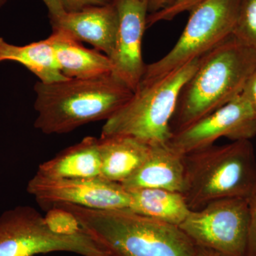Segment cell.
<instances>
[{
	"mask_svg": "<svg viewBox=\"0 0 256 256\" xmlns=\"http://www.w3.org/2000/svg\"><path fill=\"white\" fill-rule=\"evenodd\" d=\"M110 256H198L196 246L178 226L129 210H94L60 204Z\"/></svg>",
	"mask_w": 256,
	"mask_h": 256,
	"instance_id": "obj_1",
	"label": "cell"
},
{
	"mask_svg": "<svg viewBox=\"0 0 256 256\" xmlns=\"http://www.w3.org/2000/svg\"><path fill=\"white\" fill-rule=\"evenodd\" d=\"M34 90V127L47 134L68 133L90 122L106 121L133 95L112 74L52 84L38 82Z\"/></svg>",
	"mask_w": 256,
	"mask_h": 256,
	"instance_id": "obj_2",
	"label": "cell"
},
{
	"mask_svg": "<svg viewBox=\"0 0 256 256\" xmlns=\"http://www.w3.org/2000/svg\"><path fill=\"white\" fill-rule=\"evenodd\" d=\"M256 70V50L233 36L202 56L178 96L170 124L172 134L242 94Z\"/></svg>",
	"mask_w": 256,
	"mask_h": 256,
	"instance_id": "obj_3",
	"label": "cell"
},
{
	"mask_svg": "<svg viewBox=\"0 0 256 256\" xmlns=\"http://www.w3.org/2000/svg\"><path fill=\"white\" fill-rule=\"evenodd\" d=\"M182 194L192 210L226 198H246L256 188V158L250 140L213 146L184 156Z\"/></svg>",
	"mask_w": 256,
	"mask_h": 256,
	"instance_id": "obj_4",
	"label": "cell"
},
{
	"mask_svg": "<svg viewBox=\"0 0 256 256\" xmlns=\"http://www.w3.org/2000/svg\"><path fill=\"white\" fill-rule=\"evenodd\" d=\"M200 60L196 58L156 80L140 82L127 104L106 121L100 138L128 136L150 146L169 142L178 96Z\"/></svg>",
	"mask_w": 256,
	"mask_h": 256,
	"instance_id": "obj_5",
	"label": "cell"
},
{
	"mask_svg": "<svg viewBox=\"0 0 256 256\" xmlns=\"http://www.w3.org/2000/svg\"><path fill=\"white\" fill-rule=\"evenodd\" d=\"M240 0H206L192 10L181 36L171 50L146 64L141 82L161 78L201 58L232 36Z\"/></svg>",
	"mask_w": 256,
	"mask_h": 256,
	"instance_id": "obj_6",
	"label": "cell"
},
{
	"mask_svg": "<svg viewBox=\"0 0 256 256\" xmlns=\"http://www.w3.org/2000/svg\"><path fill=\"white\" fill-rule=\"evenodd\" d=\"M70 252L82 256H110L85 232L55 233L33 207L18 206L0 216V256H34Z\"/></svg>",
	"mask_w": 256,
	"mask_h": 256,
	"instance_id": "obj_7",
	"label": "cell"
},
{
	"mask_svg": "<svg viewBox=\"0 0 256 256\" xmlns=\"http://www.w3.org/2000/svg\"><path fill=\"white\" fill-rule=\"evenodd\" d=\"M248 200L226 198L191 210L178 226L196 247L222 256H246Z\"/></svg>",
	"mask_w": 256,
	"mask_h": 256,
	"instance_id": "obj_8",
	"label": "cell"
},
{
	"mask_svg": "<svg viewBox=\"0 0 256 256\" xmlns=\"http://www.w3.org/2000/svg\"><path fill=\"white\" fill-rule=\"evenodd\" d=\"M26 190L46 206L68 204L94 210H128L129 192L121 184L98 176L53 178L38 174L28 182Z\"/></svg>",
	"mask_w": 256,
	"mask_h": 256,
	"instance_id": "obj_9",
	"label": "cell"
},
{
	"mask_svg": "<svg viewBox=\"0 0 256 256\" xmlns=\"http://www.w3.org/2000/svg\"><path fill=\"white\" fill-rule=\"evenodd\" d=\"M256 136V118L248 101L240 94L212 114L174 133L170 146L185 156L214 144L222 138L232 141L250 140Z\"/></svg>",
	"mask_w": 256,
	"mask_h": 256,
	"instance_id": "obj_10",
	"label": "cell"
},
{
	"mask_svg": "<svg viewBox=\"0 0 256 256\" xmlns=\"http://www.w3.org/2000/svg\"><path fill=\"white\" fill-rule=\"evenodd\" d=\"M117 10L118 25L110 60L116 78L133 92L141 82L146 64L142 57V40L149 14L148 2L110 0Z\"/></svg>",
	"mask_w": 256,
	"mask_h": 256,
	"instance_id": "obj_11",
	"label": "cell"
},
{
	"mask_svg": "<svg viewBox=\"0 0 256 256\" xmlns=\"http://www.w3.org/2000/svg\"><path fill=\"white\" fill-rule=\"evenodd\" d=\"M52 30H62L80 42H86L110 58L114 53L118 18L111 2L92 6L80 11L65 12L50 20Z\"/></svg>",
	"mask_w": 256,
	"mask_h": 256,
	"instance_id": "obj_12",
	"label": "cell"
},
{
	"mask_svg": "<svg viewBox=\"0 0 256 256\" xmlns=\"http://www.w3.org/2000/svg\"><path fill=\"white\" fill-rule=\"evenodd\" d=\"M184 156L168 143L151 146L140 168L121 184L127 190L162 188L182 194L185 186Z\"/></svg>",
	"mask_w": 256,
	"mask_h": 256,
	"instance_id": "obj_13",
	"label": "cell"
},
{
	"mask_svg": "<svg viewBox=\"0 0 256 256\" xmlns=\"http://www.w3.org/2000/svg\"><path fill=\"white\" fill-rule=\"evenodd\" d=\"M48 38L60 72L66 78H92L112 74V62L102 52L86 48L62 30H52Z\"/></svg>",
	"mask_w": 256,
	"mask_h": 256,
	"instance_id": "obj_14",
	"label": "cell"
},
{
	"mask_svg": "<svg viewBox=\"0 0 256 256\" xmlns=\"http://www.w3.org/2000/svg\"><path fill=\"white\" fill-rule=\"evenodd\" d=\"M150 144L128 136L99 138L101 178L122 184L144 162Z\"/></svg>",
	"mask_w": 256,
	"mask_h": 256,
	"instance_id": "obj_15",
	"label": "cell"
},
{
	"mask_svg": "<svg viewBox=\"0 0 256 256\" xmlns=\"http://www.w3.org/2000/svg\"><path fill=\"white\" fill-rule=\"evenodd\" d=\"M37 174L53 178H94L101 175L99 138L86 137L38 166Z\"/></svg>",
	"mask_w": 256,
	"mask_h": 256,
	"instance_id": "obj_16",
	"label": "cell"
},
{
	"mask_svg": "<svg viewBox=\"0 0 256 256\" xmlns=\"http://www.w3.org/2000/svg\"><path fill=\"white\" fill-rule=\"evenodd\" d=\"M12 62L22 64L44 84L62 82L68 78L60 72L50 38L24 46H16L0 37V63Z\"/></svg>",
	"mask_w": 256,
	"mask_h": 256,
	"instance_id": "obj_17",
	"label": "cell"
},
{
	"mask_svg": "<svg viewBox=\"0 0 256 256\" xmlns=\"http://www.w3.org/2000/svg\"><path fill=\"white\" fill-rule=\"evenodd\" d=\"M128 191L130 198L128 210L153 220L178 226L192 210L180 192L162 188Z\"/></svg>",
	"mask_w": 256,
	"mask_h": 256,
	"instance_id": "obj_18",
	"label": "cell"
},
{
	"mask_svg": "<svg viewBox=\"0 0 256 256\" xmlns=\"http://www.w3.org/2000/svg\"><path fill=\"white\" fill-rule=\"evenodd\" d=\"M232 36L256 50V0H240Z\"/></svg>",
	"mask_w": 256,
	"mask_h": 256,
	"instance_id": "obj_19",
	"label": "cell"
},
{
	"mask_svg": "<svg viewBox=\"0 0 256 256\" xmlns=\"http://www.w3.org/2000/svg\"><path fill=\"white\" fill-rule=\"evenodd\" d=\"M47 225L55 233L62 235H74L84 232L78 220L68 210L53 206L44 216Z\"/></svg>",
	"mask_w": 256,
	"mask_h": 256,
	"instance_id": "obj_20",
	"label": "cell"
},
{
	"mask_svg": "<svg viewBox=\"0 0 256 256\" xmlns=\"http://www.w3.org/2000/svg\"><path fill=\"white\" fill-rule=\"evenodd\" d=\"M206 0H174L168 8L149 14L146 20L148 28L162 21H171L178 14L185 12H191Z\"/></svg>",
	"mask_w": 256,
	"mask_h": 256,
	"instance_id": "obj_21",
	"label": "cell"
},
{
	"mask_svg": "<svg viewBox=\"0 0 256 256\" xmlns=\"http://www.w3.org/2000/svg\"><path fill=\"white\" fill-rule=\"evenodd\" d=\"M248 200V233L246 256H256V188Z\"/></svg>",
	"mask_w": 256,
	"mask_h": 256,
	"instance_id": "obj_22",
	"label": "cell"
},
{
	"mask_svg": "<svg viewBox=\"0 0 256 256\" xmlns=\"http://www.w3.org/2000/svg\"><path fill=\"white\" fill-rule=\"evenodd\" d=\"M110 0H60L66 12L80 11L92 6H102L110 2Z\"/></svg>",
	"mask_w": 256,
	"mask_h": 256,
	"instance_id": "obj_23",
	"label": "cell"
},
{
	"mask_svg": "<svg viewBox=\"0 0 256 256\" xmlns=\"http://www.w3.org/2000/svg\"><path fill=\"white\" fill-rule=\"evenodd\" d=\"M242 94L248 101L256 118V70L248 79Z\"/></svg>",
	"mask_w": 256,
	"mask_h": 256,
	"instance_id": "obj_24",
	"label": "cell"
},
{
	"mask_svg": "<svg viewBox=\"0 0 256 256\" xmlns=\"http://www.w3.org/2000/svg\"><path fill=\"white\" fill-rule=\"evenodd\" d=\"M48 11L50 20L58 18L66 12L60 0H42Z\"/></svg>",
	"mask_w": 256,
	"mask_h": 256,
	"instance_id": "obj_25",
	"label": "cell"
},
{
	"mask_svg": "<svg viewBox=\"0 0 256 256\" xmlns=\"http://www.w3.org/2000/svg\"><path fill=\"white\" fill-rule=\"evenodd\" d=\"M174 0H150L148 4V12L149 14L156 12L160 10L169 6Z\"/></svg>",
	"mask_w": 256,
	"mask_h": 256,
	"instance_id": "obj_26",
	"label": "cell"
},
{
	"mask_svg": "<svg viewBox=\"0 0 256 256\" xmlns=\"http://www.w3.org/2000/svg\"><path fill=\"white\" fill-rule=\"evenodd\" d=\"M196 250L198 256H222L218 255L216 252L207 250V249L202 248L196 247Z\"/></svg>",
	"mask_w": 256,
	"mask_h": 256,
	"instance_id": "obj_27",
	"label": "cell"
},
{
	"mask_svg": "<svg viewBox=\"0 0 256 256\" xmlns=\"http://www.w3.org/2000/svg\"><path fill=\"white\" fill-rule=\"evenodd\" d=\"M10 0H0V9H1L2 6H4Z\"/></svg>",
	"mask_w": 256,
	"mask_h": 256,
	"instance_id": "obj_28",
	"label": "cell"
},
{
	"mask_svg": "<svg viewBox=\"0 0 256 256\" xmlns=\"http://www.w3.org/2000/svg\"><path fill=\"white\" fill-rule=\"evenodd\" d=\"M142 1L148 2L149 3L150 0H142Z\"/></svg>",
	"mask_w": 256,
	"mask_h": 256,
	"instance_id": "obj_29",
	"label": "cell"
}]
</instances>
